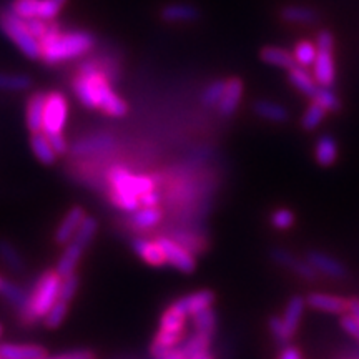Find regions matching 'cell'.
Here are the masks:
<instances>
[{"mask_svg": "<svg viewBox=\"0 0 359 359\" xmlns=\"http://www.w3.org/2000/svg\"><path fill=\"white\" fill-rule=\"evenodd\" d=\"M72 88H74L79 102L87 109L100 110L105 115L115 116V118L127 115V102L120 95H116V92L110 85L109 75L97 62H85L80 67L79 75L72 82Z\"/></svg>", "mask_w": 359, "mask_h": 359, "instance_id": "1", "label": "cell"}, {"mask_svg": "<svg viewBox=\"0 0 359 359\" xmlns=\"http://www.w3.org/2000/svg\"><path fill=\"white\" fill-rule=\"evenodd\" d=\"M93 45H95V39L92 34L85 32V30L64 32L60 25L50 22L47 34L40 40V47H42L40 58L47 65H58L87 55Z\"/></svg>", "mask_w": 359, "mask_h": 359, "instance_id": "2", "label": "cell"}, {"mask_svg": "<svg viewBox=\"0 0 359 359\" xmlns=\"http://www.w3.org/2000/svg\"><path fill=\"white\" fill-rule=\"evenodd\" d=\"M110 185V201L122 212L133 213L140 208V198L145 193L155 190V180L148 175L132 173L120 165H115L107 173Z\"/></svg>", "mask_w": 359, "mask_h": 359, "instance_id": "3", "label": "cell"}, {"mask_svg": "<svg viewBox=\"0 0 359 359\" xmlns=\"http://www.w3.org/2000/svg\"><path fill=\"white\" fill-rule=\"evenodd\" d=\"M60 285L62 276L57 271H45L29 293L24 309H20L22 320L29 323V325L43 320L48 309L60 298Z\"/></svg>", "mask_w": 359, "mask_h": 359, "instance_id": "4", "label": "cell"}, {"mask_svg": "<svg viewBox=\"0 0 359 359\" xmlns=\"http://www.w3.org/2000/svg\"><path fill=\"white\" fill-rule=\"evenodd\" d=\"M0 29H2L4 34L19 47V50L24 53L25 57L37 60V58L42 55L40 40L30 32L25 20L17 17L15 13H12L11 11L0 13Z\"/></svg>", "mask_w": 359, "mask_h": 359, "instance_id": "5", "label": "cell"}, {"mask_svg": "<svg viewBox=\"0 0 359 359\" xmlns=\"http://www.w3.org/2000/svg\"><path fill=\"white\" fill-rule=\"evenodd\" d=\"M69 120V100L62 92L45 93L42 132L45 135L64 133Z\"/></svg>", "mask_w": 359, "mask_h": 359, "instance_id": "6", "label": "cell"}, {"mask_svg": "<svg viewBox=\"0 0 359 359\" xmlns=\"http://www.w3.org/2000/svg\"><path fill=\"white\" fill-rule=\"evenodd\" d=\"M158 243L165 253L167 264L182 273H193L196 269V259L187 246H183L180 241L172 240L168 236H160Z\"/></svg>", "mask_w": 359, "mask_h": 359, "instance_id": "7", "label": "cell"}, {"mask_svg": "<svg viewBox=\"0 0 359 359\" xmlns=\"http://www.w3.org/2000/svg\"><path fill=\"white\" fill-rule=\"evenodd\" d=\"M313 77L320 87H333L336 80V67L333 50L318 48L316 60L313 64Z\"/></svg>", "mask_w": 359, "mask_h": 359, "instance_id": "8", "label": "cell"}, {"mask_svg": "<svg viewBox=\"0 0 359 359\" xmlns=\"http://www.w3.org/2000/svg\"><path fill=\"white\" fill-rule=\"evenodd\" d=\"M213 303H215L213 291L200 290V291H195V293L182 296V298H178L177 302H173L172 304L173 306H177L183 314H187V316H193V314L201 311V309L210 308Z\"/></svg>", "mask_w": 359, "mask_h": 359, "instance_id": "9", "label": "cell"}, {"mask_svg": "<svg viewBox=\"0 0 359 359\" xmlns=\"http://www.w3.org/2000/svg\"><path fill=\"white\" fill-rule=\"evenodd\" d=\"M308 263L316 269L321 275L334 278V280H341L348 275L344 264L334 259L333 257H327V255L321 253V251H309L308 253Z\"/></svg>", "mask_w": 359, "mask_h": 359, "instance_id": "10", "label": "cell"}, {"mask_svg": "<svg viewBox=\"0 0 359 359\" xmlns=\"http://www.w3.org/2000/svg\"><path fill=\"white\" fill-rule=\"evenodd\" d=\"M87 217L85 210L82 206H74L70 208L67 215L62 219L60 224H58L57 231H55V241L58 245H67L72 238L75 236V233L79 231L80 224H82L83 218Z\"/></svg>", "mask_w": 359, "mask_h": 359, "instance_id": "11", "label": "cell"}, {"mask_svg": "<svg viewBox=\"0 0 359 359\" xmlns=\"http://www.w3.org/2000/svg\"><path fill=\"white\" fill-rule=\"evenodd\" d=\"M348 303L349 299L339 298V296H333V294H326V293H311L306 296L308 306L321 313L344 314L348 313Z\"/></svg>", "mask_w": 359, "mask_h": 359, "instance_id": "12", "label": "cell"}, {"mask_svg": "<svg viewBox=\"0 0 359 359\" xmlns=\"http://www.w3.org/2000/svg\"><path fill=\"white\" fill-rule=\"evenodd\" d=\"M132 246L135 253H137L145 263L151 264V266H167V259H165V253L163 250H161L158 240L135 238Z\"/></svg>", "mask_w": 359, "mask_h": 359, "instance_id": "13", "label": "cell"}, {"mask_svg": "<svg viewBox=\"0 0 359 359\" xmlns=\"http://www.w3.org/2000/svg\"><path fill=\"white\" fill-rule=\"evenodd\" d=\"M45 356H47V351L42 346H39V344H0V359H43Z\"/></svg>", "mask_w": 359, "mask_h": 359, "instance_id": "14", "label": "cell"}, {"mask_svg": "<svg viewBox=\"0 0 359 359\" xmlns=\"http://www.w3.org/2000/svg\"><path fill=\"white\" fill-rule=\"evenodd\" d=\"M241 97H243V82L240 79L226 80V88H224L222 100L217 105L219 115L231 116L235 114L241 102Z\"/></svg>", "mask_w": 359, "mask_h": 359, "instance_id": "15", "label": "cell"}, {"mask_svg": "<svg viewBox=\"0 0 359 359\" xmlns=\"http://www.w3.org/2000/svg\"><path fill=\"white\" fill-rule=\"evenodd\" d=\"M271 257L278 264L293 269L296 275L304 278V280H314V278L318 276V271L311 266V264H309L308 262H302V259L294 258L290 251L273 250Z\"/></svg>", "mask_w": 359, "mask_h": 359, "instance_id": "16", "label": "cell"}, {"mask_svg": "<svg viewBox=\"0 0 359 359\" xmlns=\"http://www.w3.org/2000/svg\"><path fill=\"white\" fill-rule=\"evenodd\" d=\"M115 138L110 137V135H93V137L82 138L72 147V151L77 156H87V155H95L100 154V151L109 150V148L114 147Z\"/></svg>", "mask_w": 359, "mask_h": 359, "instance_id": "17", "label": "cell"}, {"mask_svg": "<svg viewBox=\"0 0 359 359\" xmlns=\"http://www.w3.org/2000/svg\"><path fill=\"white\" fill-rule=\"evenodd\" d=\"M85 248H87V246H83L82 243H79V241L75 240H70L69 243L65 245L64 253H62V257L58 258L57 262L55 271L58 275L67 276V275H72V273H75Z\"/></svg>", "mask_w": 359, "mask_h": 359, "instance_id": "18", "label": "cell"}, {"mask_svg": "<svg viewBox=\"0 0 359 359\" xmlns=\"http://www.w3.org/2000/svg\"><path fill=\"white\" fill-rule=\"evenodd\" d=\"M259 57L264 64L280 67V69L291 70L296 67V60L293 52H290L288 48L276 47V45H268V47H263L262 52H259Z\"/></svg>", "mask_w": 359, "mask_h": 359, "instance_id": "19", "label": "cell"}, {"mask_svg": "<svg viewBox=\"0 0 359 359\" xmlns=\"http://www.w3.org/2000/svg\"><path fill=\"white\" fill-rule=\"evenodd\" d=\"M338 142L331 135H321L318 138L316 147H314V158H316L318 165H321V167H331L338 160Z\"/></svg>", "mask_w": 359, "mask_h": 359, "instance_id": "20", "label": "cell"}, {"mask_svg": "<svg viewBox=\"0 0 359 359\" xmlns=\"http://www.w3.org/2000/svg\"><path fill=\"white\" fill-rule=\"evenodd\" d=\"M43 103L45 93H34L27 102L25 109V123L30 133L42 132V116H43Z\"/></svg>", "mask_w": 359, "mask_h": 359, "instance_id": "21", "label": "cell"}, {"mask_svg": "<svg viewBox=\"0 0 359 359\" xmlns=\"http://www.w3.org/2000/svg\"><path fill=\"white\" fill-rule=\"evenodd\" d=\"M200 17L198 8L190 6V4H172L161 11V19L170 24H185L193 22Z\"/></svg>", "mask_w": 359, "mask_h": 359, "instance_id": "22", "label": "cell"}, {"mask_svg": "<svg viewBox=\"0 0 359 359\" xmlns=\"http://www.w3.org/2000/svg\"><path fill=\"white\" fill-rule=\"evenodd\" d=\"M30 147H32V151L40 163L43 165H53L57 161V154L53 150L50 140L43 132H37L30 135Z\"/></svg>", "mask_w": 359, "mask_h": 359, "instance_id": "23", "label": "cell"}, {"mask_svg": "<svg viewBox=\"0 0 359 359\" xmlns=\"http://www.w3.org/2000/svg\"><path fill=\"white\" fill-rule=\"evenodd\" d=\"M288 79L293 87L298 88L299 92L304 93V95L309 98L316 93L318 87H320L316 80H314L313 75L309 74V72L302 65H296L291 70H288Z\"/></svg>", "mask_w": 359, "mask_h": 359, "instance_id": "24", "label": "cell"}, {"mask_svg": "<svg viewBox=\"0 0 359 359\" xmlns=\"http://www.w3.org/2000/svg\"><path fill=\"white\" fill-rule=\"evenodd\" d=\"M304 308H306V298H303V296H298V294L293 296V298L288 302V304H286L285 314H283V323H285L286 330H288L293 336L296 331H298Z\"/></svg>", "mask_w": 359, "mask_h": 359, "instance_id": "25", "label": "cell"}, {"mask_svg": "<svg viewBox=\"0 0 359 359\" xmlns=\"http://www.w3.org/2000/svg\"><path fill=\"white\" fill-rule=\"evenodd\" d=\"M253 110L258 116L275 123H285L290 118L288 110L280 105V103L271 100H257L253 105Z\"/></svg>", "mask_w": 359, "mask_h": 359, "instance_id": "26", "label": "cell"}, {"mask_svg": "<svg viewBox=\"0 0 359 359\" xmlns=\"http://www.w3.org/2000/svg\"><path fill=\"white\" fill-rule=\"evenodd\" d=\"M212 336L208 333H201V331H196L188 336L187 339L182 341V346H178L182 349V353L185 354V358H191L196 356V354L210 351V346H212Z\"/></svg>", "mask_w": 359, "mask_h": 359, "instance_id": "27", "label": "cell"}, {"mask_svg": "<svg viewBox=\"0 0 359 359\" xmlns=\"http://www.w3.org/2000/svg\"><path fill=\"white\" fill-rule=\"evenodd\" d=\"M187 314H183L177 306L170 304L160 318V330L170 331V333L185 334L187 330Z\"/></svg>", "mask_w": 359, "mask_h": 359, "instance_id": "28", "label": "cell"}, {"mask_svg": "<svg viewBox=\"0 0 359 359\" xmlns=\"http://www.w3.org/2000/svg\"><path fill=\"white\" fill-rule=\"evenodd\" d=\"M161 219V212L156 206H140L132 213V224L137 230H150Z\"/></svg>", "mask_w": 359, "mask_h": 359, "instance_id": "29", "label": "cell"}, {"mask_svg": "<svg viewBox=\"0 0 359 359\" xmlns=\"http://www.w3.org/2000/svg\"><path fill=\"white\" fill-rule=\"evenodd\" d=\"M281 19L288 24H314L318 12L304 6H288L281 11Z\"/></svg>", "mask_w": 359, "mask_h": 359, "instance_id": "30", "label": "cell"}, {"mask_svg": "<svg viewBox=\"0 0 359 359\" xmlns=\"http://www.w3.org/2000/svg\"><path fill=\"white\" fill-rule=\"evenodd\" d=\"M341 327L359 341V299L353 298L348 303V313L341 316Z\"/></svg>", "mask_w": 359, "mask_h": 359, "instance_id": "31", "label": "cell"}, {"mask_svg": "<svg viewBox=\"0 0 359 359\" xmlns=\"http://www.w3.org/2000/svg\"><path fill=\"white\" fill-rule=\"evenodd\" d=\"M296 65H302L304 69L308 67H313L314 60H316L318 55V47L309 40H302L294 45V50H293Z\"/></svg>", "mask_w": 359, "mask_h": 359, "instance_id": "32", "label": "cell"}, {"mask_svg": "<svg viewBox=\"0 0 359 359\" xmlns=\"http://www.w3.org/2000/svg\"><path fill=\"white\" fill-rule=\"evenodd\" d=\"M191 323H193V327H195L196 331L213 334L215 327H217V313H215V309L212 306L205 308L196 314H193Z\"/></svg>", "mask_w": 359, "mask_h": 359, "instance_id": "33", "label": "cell"}, {"mask_svg": "<svg viewBox=\"0 0 359 359\" xmlns=\"http://www.w3.org/2000/svg\"><path fill=\"white\" fill-rule=\"evenodd\" d=\"M326 114H327V110L325 109V107H321L320 103H316V102H311V105L308 107L306 111H304L302 116V127L304 130H308V132L316 130L323 123Z\"/></svg>", "mask_w": 359, "mask_h": 359, "instance_id": "34", "label": "cell"}, {"mask_svg": "<svg viewBox=\"0 0 359 359\" xmlns=\"http://www.w3.org/2000/svg\"><path fill=\"white\" fill-rule=\"evenodd\" d=\"M30 79L22 74H4L0 72V90L6 92H22L30 87Z\"/></svg>", "mask_w": 359, "mask_h": 359, "instance_id": "35", "label": "cell"}, {"mask_svg": "<svg viewBox=\"0 0 359 359\" xmlns=\"http://www.w3.org/2000/svg\"><path fill=\"white\" fill-rule=\"evenodd\" d=\"M69 304L67 302H62V299H58V302L53 304V306L48 309V313L43 316V325L48 327V330H55L62 325V323L65 321L67 314H69Z\"/></svg>", "mask_w": 359, "mask_h": 359, "instance_id": "36", "label": "cell"}, {"mask_svg": "<svg viewBox=\"0 0 359 359\" xmlns=\"http://www.w3.org/2000/svg\"><path fill=\"white\" fill-rule=\"evenodd\" d=\"M40 0H13L11 4V12L20 19H39Z\"/></svg>", "mask_w": 359, "mask_h": 359, "instance_id": "37", "label": "cell"}, {"mask_svg": "<svg viewBox=\"0 0 359 359\" xmlns=\"http://www.w3.org/2000/svg\"><path fill=\"white\" fill-rule=\"evenodd\" d=\"M311 100L320 103L327 111H338L341 109V100L333 92V87H318Z\"/></svg>", "mask_w": 359, "mask_h": 359, "instance_id": "38", "label": "cell"}, {"mask_svg": "<svg viewBox=\"0 0 359 359\" xmlns=\"http://www.w3.org/2000/svg\"><path fill=\"white\" fill-rule=\"evenodd\" d=\"M0 294H2L8 303L13 304V306L19 309V311H20V309H24V306L27 304V298H29V294H27L19 285H15V283H12L8 280H7L6 286H4L2 293H0Z\"/></svg>", "mask_w": 359, "mask_h": 359, "instance_id": "39", "label": "cell"}, {"mask_svg": "<svg viewBox=\"0 0 359 359\" xmlns=\"http://www.w3.org/2000/svg\"><path fill=\"white\" fill-rule=\"evenodd\" d=\"M224 88H226V80H215V82L210 83L208 87L203 90V93H201V102H203V105H218L224 93Z\"/></svg>", "mask_w": 359, "mask_h": 359, "instance_id": "40", "label": "cell"}, {"mask_svg": "<svg viewBox=\"0 0 359 359\" xmlns=\"http://www.w3.org/2000/svg\"><path fill=\"white\" fill-rule=\"evenodd\" d=\"M268 326H269V331H271L273 338H275V341L280 344V346H286V344H290L293 334L286 330L285 323H283V318L271 316L268 321Z\"/></svg>", "mask_w": 359, "mask_h": 359, "instance_id": "41", "label": "cell"}, {"mask_svg": "<svg viewBox=\"0 0 359 359\" xmlns=\"http://www.w3.org/2000/svg\"><path fill=\"white\" fill-rule=\"evenodd\" d=\"M269 223L275 230H290L294 224V213L288 208H278L269 217Z\"/></svg>", "mask_w": 359, "mask_h": 359, "instance_id": "42", "label": "cell"}, {"mask_svg": "<svg viewBox=\"0 0 359 359\" xmlns=\"http://www.w3.org/2000/svg\"><path fill=\"white\" fill-rule=\"evenodd\" d=\"M67 4V0H40L39 19L52 22L60 13L62 8Z\"/></svg>", "mask_w": 359, "mask_h": 359, "instance_id": "43", "label": "cell"}, {"mask_svg": "<svg viewBox=\"0 0 359 359\" xmlns=\"http://www.w3.org/2000/svg\"><path fill=\"white\" fill-rule=\"evenodd\" d=\"M79 290V276L77 273H72V275L62 276V285H60V298L62 302L70 303L75 298Z\"/></svg>", "mask_w": 359, "mask_h": 359, "instance_id": "44", "label": "cell"}, {"mask_svg": "<svg viewBox=\"0 0 359 359\" xmlns=\"http://www.w3.org/2000/svg\"><path fill=\"white\" fill-rule=\"evenodd\" d=\"M0 258L4 259V263L13 269L22 268V258L19 251L13 248L11 243H7V241H0Z\"/></svg>", "mask_w": 359, "mask_h": 359, "instance_id": "45", "label": "cell"}, {"mask_svg": "<svg viewBox=\"0 0 359 359\" xmlns=\"http://www.w3.org/2000/svg\"><path fill=\"white\" fill-rule=\"evenodd\" d=\"M43 359H95V354L87 349H77V351H67L53 356H45Z\"/></svg>", "mask_w": 359, "mask_h": 359, "instance_id": "46", "label": "cell"}, {"mask_svg": "<svg viewBox=\"0 0 359 359\" xmlns=\"http://www.w3.org/2000/svg\"><path fill=\"white\" fill-rule=\"evenodd\" d=\"M47 137H48V140H50L53 150H55V154L58 156L67 154V150H69V143H67V138L64 137V133L47 135Z\"/></svg>", "mask_w": 359, "mask_h": 359, "instance_id": "47", "label": "cell"}, {"mask_svg": "<svg viewBox=\"0 0 359 359\" xmlns=\"http://www.w3.org/2000/svg\"><path fill=\"white\" fill-rule=\"evenodd\" d=\"M316 47L326 48V50H333L334 48V37L330 30H321L316 37Z\"/></svg>", "mask_w": 359, "mask_h": 359, "instance_id": "48", "label": "cell"}, {"mask_svg": "<svg viewBox=\"0 0 359 359\" xmlns=\"http://www.w3.org/2000/svg\"><path fill=\"white\" fill-rule=\"evenodd\" d=\"M278 359H303V356H302V351H299L296 346H293V344H286V346L281 349Z\"/></svg>", "mask_w": 359, "mask_h": 359, "instance_id": "49", "label": "cell"}, {"mask_svg": "<svg viewBox=\"0 0 359 359\" xmlns=\"http://www.w3.org/2000/svg\"><path fill=\"white\" fill-rule=\"evenodd\" d=\"M160 201V193L154 190V191H148L140 198V206H156Z\"/></svg>", "mask_w": 359, "mask_h": 359, "instance_id": "50", "label": "cell"}, {"mask_svg": "<svg viewBox=\"0 0 359 359\" xmlns=\"http://www.w3.org/2000/svg\"><path fill=\"white\" fill-rule=\"evenodd\" d=\"M163 359H187V358H185V354L182 353V349L177 348V349H173L172 353H168Z\"/></svg>", "mask_w": 359, "mask_h": 359, "instance_id": "51", "label": "cell"}, {"mask_svg": "<svg viewBox=\"0 0 359 359\" xmlns=\"http://www.w3.org/2000/svg\"><path fill=\"white\" fill-rule=\"evenodd\" d=\"M188 359H215V356L210 351H205V353H200V354H196V356H191Z\"/></svg>", "mask_w": 359, "mask_h": 359, "instance_id": "52", "label": "cell"}, {"mask_svg": "<svg viewBox=\"0 0 359 359\" xmlns=\"http://www.w3.org/2000/svg\"><path fill=\"white\" fill-rule=\"evenodd\" d=\"M6 283H7L6 278L0 275V293H2V290H4V286H6Z\"/></svg>", "mask_w": 359, "mask_h": 359, "instance_id": "53", "label": "cell"}, {"mask_svg": "<svg viewBox=\"0 0 359 359\" xmlns=\"http://www.w3.org/2000/svg\"><path fill=\"white\" fill-rule=\"evenodd\" d=\"M0 336H2V325H0Z\"/></svg>", "mask_w": 359, "mask_h": 359, "instance_id": "54", "label": "cell"}]
</instances>
